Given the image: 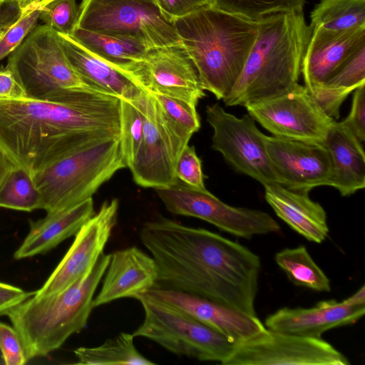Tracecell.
<instances>
[{"label":"cell","instance_id":"obj_23","mask_svg":"<svg viewBox=\"0 0 365 365\" xmlns=\"http://www.w3.org/2000/svg\"><path fill=\"white\" fill-rule=\"evenodd\" d=\"M267 202L278 217L307 240L322 243L329 235L327 213L308 193L293 191L280 184L264 186Z\"/></svg>","mask_w":365,"mask_h":365},{"label":"cell","instance_id":"obj_30","mask_svg":"<svg viewBox=\"0 0 365 365\" xmlns=\"http://www.w3.org/2000/svg\"><path fill=\"white\" fill-rule=\"evenodd\" d=\"M274 260L289 280L296 286L317 292L331 291L329 279L315 263L304 246L283 249L275 255Z\"/></svg>","mask_w":365,"mask_h":365},{"label":"cell","instance_id":"obj_17","mask_svg":"<svg viewBox=\"0 0 365 365\" xmlns=\"http://www.w3.org/2000/svg\"><path fill=\"white\" fill-rule=\"evenodd\" d=\"M267 153L281 185L308 193L329 186L331 161L324 144L266 136Z\"/></svg>","mask_w":365,"mask_h":365},{"label":"cell","instance_id":"obj_24","mask_svg":"<svg viewBox=\"0 0 365 365\" xmlns=\"http://www.w3.org/2000/svg\"><path fill=\"white\" fill-rule=\"evenodd\" d=\"M95 214L91 197L71 207L31 222L29 232L15 251L16 259L45 254L68 237L75 235L81 227Z\"/></svg>","mask_w":365,"mask_h":365},{"label":"cell","instance_id":"obj_45","mask_svg":"<svg viewBox=\"0 0 365 365\" xmlns=\"http://www.w3.org/2000/svg\"><path fill=\"white\" fill-rule=\"evenodd\" d=\"M20 11L24 10L31 5L33 0H14Z\"/></svg>","mask_w":365,"mask_h":365},{"label":"cell","instance_id":"obj_38","mask_svg":"<svg viewBox=\"0 0 365 365\" xmlns=\"http://www.w3.org/2000/svg\"><path fill=\"white\" fill-rule=\"evenodd\" d=\"M0 351L6 365H22L29 361L16 329L2 322H0Z\"/></svg>","mask_w":365,"mask_h":365},{"label":"cell","instance_id":"obj_43","mask_svg":"<svg viewBox=\"0 0 365 365\" xmlns=\"http://www.w3.org/2000/svg\"><path fill=\"white\" fill-rule=\"evenodd\" d=\"M14 167L15 165L0 150V186Z\"/></svg>","mask_w":365,"mask_h":365},{"label":"cell","instance_id":"obj_19","mask_svg":"<svg viewBox=\"0 0 365 365\" xmlns=\"http://www.w3.org/2000/svg\"><path fill=\"white\" fill-rule=\"evenodd\" d=\"M142 295V294H141ZM143 295L179 309L236 343L264 330L257 316H252L190 293L154 287Z\"/></svg>","mask_w":365,"mask_h":365},{"label":"cell","instance_id":"obj_3","mask_svg":"<svg viewBox=\"0 0 365 365\" xmlns=\"http://www.w3.org/2000/svg\"><path fill=\"white\" fill-rule=\"evenodd\" d=\"M257 33L227 106L250 103L281 95L298 83L312 34L303 11L279 12L257 21Z\"/></svg>","mask_w":365,"mask_h":365},{"label":"cell","instance_id":"obj_31","mask_svg":"<svg viewBox=\"0 0 365 365\" xmlns=\"http://www.w3.org/2000/svg\"><path fill=\"white\" fill-rule=\"evenodd\" d=\"M40 202L31 175L15 166L0 186V207L31 212L39 209Z\"/></svg>","mask_w":365,"mask_h":365},{"label":"cell","instance_id":"obj_41","mask_svg":"<svg viewBox=\"0 0 365 365\" xmlns=\"http://www.w3.org/2000/svg\"><path fill=\"white\" fill-rule=\"evenodd\" d=\"M33 292H27L24 289L0 282V317L6 315L16 305L33 295Z\"/></svg>","mask_w":365,"mask_h":365},{"label":"cell","instance_id":"obj_13","mask_svg":"<svg viewBox=\"0 0 365 365\" xmlns=\"http://www.w3.org/2000/svg\"><path fill=\"white\" fill-rule=\"evenodd\" d=\"M223 365H349L341 352L322 338L265 328L234 343Z\"/></svg>","mask_w":365,"mask_h":365},{"label":"cell","instance_id":"obj_5","mask_svg":"<svg viewBox=\"0 0 365 365\" xmlns=\"http://www.w3.org/2000/svg\"><path fill=\"white\" fill-rule=\"evenodd\" d=\"M110 258L103 253L91 272L68 287L50 295L33 294L8 312L28 360L47 356L84 329Z\"/></svg>","mask_w":365,"mask_h":365},{"label":"cell","instance_id":"obj_18","mask_svg":"<svg viewBox=\"0 0 365 365\" xmlns=\"http://www.w3.org/2000/svg\"><path fill=\"white\" fill-rule=\"evenodd\" d=\"M365 313V286L354 294L338 302H319L309 308L283 307L268 316L267 329L306 337L322 338L329 329L352 324Z\"/></svg>","mask_w":365,"mask_h":365},{"label":"cell","instance_id":"obj_15","mask_svg":"<svg viewBox=\"0 0 365 365\" xmlns=\"http://www.w3.org/2000/svg\"><path fill=\"white\" fill-rule=\"evenodd\" d=\"M245 107L273 136L307 143L324 144L334 121L299 83L281 95Z\"/></svg>","mask_w":365,"mask_h":365},{"label":"cell","instance_id":"obj_46","mask_svg":"<svg viewBox=\"0 0 365 365\" xmlns=\"http://www.w3.org/2000/svg\"><path fill=\"white\" fill-rule=\"evenodd\" d=\"M3 34H4V30L0 26V38L3 36Z\"/></svg>","mask_w":365,"mask_h":365},{"label":"cell","instance_id":"obj_44","mask_svg":"<svg viewBox=\"0 0 365 365\" xmlns=\"http://www.w3.org/2000/svg\"><path fill=\"white\" fill-rule=\"evenodd\" d=\"M51 1L52 0H33L31 5L26 9H41L43 6Z\"/></svg>","mask_w":365,"mask_h":365},{"label":"cell","instance_id":"obj_12","mask_svg":"<svg viewBox=\"0 0 365 365\" xmlns=\"http://www.w3.org/2000/svg\"><path fill=\"white\" fill-rule=\"evenodd\" d=\"M206 120L212 128V148L238 173L263 186L280 184L269 158L265 138L250 115L238 118L219 104L207 106Z\"/></svg>","mask_w":365,"mask_h":365},{"label":"cell","instance_id":"obj_28","mask_svg":"<svg viewBox=\"0 0 365 365\" xmlns=\"http://www.w3.org/2000/svg\"><path fill=\"white\" fill-rule=\"evenodd\" d=\"M310 19L312 30L332 34L365 26V0H320Z\"/></svg>","mask_w":365,"mask_h":365},{"label":"cell","instance_id":"obj_1","mask_svg":"<svg viewBox=\"0 0 365 365\" xmlns=\"http://www.w3.org/2000/svg\"><path fill=\"white\" fill-rule=\"evenodd\" d=\"M139 236L156 265L155 287L197 295L257 316L261 261L247 247L163 217L144 223Z\"/></svg>","mask_w":365,"mask_h":365},{"label":"cell","instance_id":"obj_33","mask_svg":"<svg viewBox=\"0 0 365 365\" xmlns=\"http://www.w3.org/2000/svg\"><path fill=\"white\" fill-rule=\"evenodd\" d=\"M211 6L254 21L279 12L303 11L305 0H210Z\"/></svg>","mask_w":365,"mask_h":365},{"label":"cell","instance_id":"obj_8","mask_svg":"<svg viewBox=\"0 0 365 365\" xmlns=\"http://www.w3.org/2000/svg\"><path fill=\"white\" fill-rule=\"evenodd\" d=\"M6 68L11 71L29 98L43 99L63 90L93 86L77 73L57 32L44 24H38L9 56Z\"/></svg>","mask_w":365,"mask_h":365},{"label":"cell","instance_id":"obj_32","mask_svg":"<svg viewBox=\"0 0 365 365\" xmlns=\"http://www.w3.org/2000/svg\"><path fill=\"white\" fill-rule=\"evenodd\" d=\"M138 97L131 101L120 98V149L128 168L138 153L143 136V117Z\"/></svg>","mask_w":365,"mask_h":365},{"label":"cell","instance_id":"obj_42","mask_svg":"<svg viewBox=\"0 0 365 365\" xmlns=\"http://www.w3.org/2000/svg\"><path fill=\"white\" fill-rule=\"evenodd\" d=\"M27 98L26 93L14 73L7 68L0 69V99Z\"/></svg>","mask_w":365,"mask_h":365},{"label":"cell","instance_id":"obj_39","mask_svg":"<svg viewBox=\"0 0 365 365\" xmlns=\"http://www.w3.org/2000/svg\"><path fill=\"white\" fill-rule=\"evenodd\" d=\"M341 123L361 143L365 140V84L354 90L348 116Z\"/></svg>","mask_w":365,"mask_h":365},{"label":"cell","instance_id":"obj_29","mask_svg":"<svg viewBox=\"0 0 365 365\" xmlns=\"http://www.w3.org/2000/svg\"><path fill=\"white\" fill-rule=\"evenodd\" d=\"M77 364H127L154 365L155 363L143 356L134 344L133 334L120 333L100 346L79 347L74 350Z\"/></svg>","mask_w":365,"mask_h":365},{"label":"cell","instance_id":"obj_37","mask_svg":"<svg viewBox=\"0 0 365 365\" xmlns=\"http://www.w3.org/2000/svg\"><path fill=\"white\" fill-rule=\"evenodd\" d=\"M177 179L196 189H206L202 162L194 146L187 145L179 156L175 168Z\"/></svg>","mask_w":365,"mask_h":365},{"label":"cell","instance_id":"obj_35","mask_svg":"<svg viewBox=\"0 0 365 365\" xmlns=\"http://www.w3.org/2000/svg\"><path fill=\"white\" fill-rule=\"evenodd\" d=\"M40 13V9H25L5 28L0 38V61L9 56L38 25Z\"/></svg>","mask_w":365,"mask_h":365},{"label":"cell","instance_id":"obj_20","mask_svg":"<svg viewBox=\"0 0 365 365\" xmlns=\"http://www.w3.org/2000/svg\"><path fill=\"white\" fill-rule=\"evenodd\" d=\"M155 261L137 247L110 254L109 264L98 294L93 298L96 308L121 298H137L155 287Z\"/></svg>","mask_w":365,"mask_h":365},{"label":"cell","instance_id":"obj_2","mask_svg":"<svg viewBox=\"0 0 365 365\" xmlns=\"http://www.w3.org/2000/svg\"><path fill=\"white\" fill-rule=\"evenodd\" d=\"M120 98L97 87L0 99V150L33 176L93 143L119 136Z\"/></svg>","mask_w":365,"mask_h":365},{"label":"cell","instance_id":"obj_14","mask_svg":"<svg viewBox=\"0 0 365 365\" xmlns=\"http://www.w3.org/2000/svg\"><path fill=\"white\" fill-rule=\"evenodd\" d=\"M117 70L144 91L192 106L205 96L197 70L181 43L150 48L141 58Z\"/></svg>","mask_w":365,"mask_h":365},{"label":"cell","instance_id":"obj_4","mask_svg":"<svg viewBox=\"0 0 365 365\" xmlns=\"http://www.w3.org/2000/svg\"><path fill=\"white\" fill-rule=\"evenodd\" d=\"M174 25L203 89L225 99L243 70L257 21L209 5L175 19Z\"/></svg>","mask_w":365,"mask_h":365},{"label":"cell","instance_id":"obj_7","mask_svg":"<svg viewBox=\"0 0 365 365\" xmlns=\"http://www.w3.org/2000/svg\"><path fill=\"white\" fill-rule=\"evenodd\" d=\"M137 299L144 319L134 337L148 339L176 355L202 361L222 364L230 354L234 343L220 332L169 304L143 294Z\"/></svg>","mask_w":365,"mask_h":365},{"label":"cell","instance_id":"obj_34","mask_svg":"<svg viewBox=\"0 0 365 365\" xmlns=\"http://www.w3.org/2000/svg\"><path fill=\"white\" fill-rule=\"evenodd\" d=\"M40 9L39 19L56 32L72 35L78 26L81 6L78 0H52Z\"/></svg>","mask_w":365,"mask_h":365},{"label":"cell","instance_id":"obj_11","mask_svg":"<svg viewBox=\"0 0 365 365\" xmlns=\"http://www.w3.org/2000/svg\"><path fill=\"white\" fill-rule=\"evenodd\" d=\"M155 190L170 212L202 220L238 237L250 239L281 230L267 212L229 205L207 189L193 188L178 180L170 187Z\"/></svg>","mask_w":365,"mask_h":365},{"label":"cell","instance_id":"obj_27","mask_svg":"<svg viewBox=\"0 0 365 365\" xmlns=\"http://www.w3.org/2000/svg\"><path fill=\"white\" fill-rule=\"evenodd\" d=\"M70 36L115 69L141 58L150 48L134 39L102 34L78 27Z\"/></svg>","mask_w":365,"mask_h":365},{"label":"cell","instance_id":"obj_26","mask_svg":"<svg viewBox=\"0 0 365 365\" xmlns=\"http://www.w3.org/2000/svg\"><path fill=\"white\" fill-rule=\"evenodd\" d=\"M365 84V44L359 47L321 86L310 93L325 113L338 119L339 110L346 97Z\"/></svg>","mask_w":365,"mask_h":365},{"label":"cell","instance_id":"obj_6","mask_svg":"<svg viewBox=\"0 0 365 365\" xmlns=\"http://www.w3.org/2000/svg\"><path fill=\"white\" fill-rule=\"evenodd\" d=\"M126 168L119 136L78 149L33 175L39 191V209L60 211L88 200L118 170Z\"/></svg>","mask_w":365,"mask_h":365},{"label":"cell","instance_id":"obj_25","mask_svg":"<svg viewBox=\"0 0 365 365\" xmlns=\"http://www.w3.org/2000/svg\"><path fill=\"white\" fill-rule=\"evenodd\" d=\"M71 66L88 84L125 100L138 98L142 90L130 78L98 57L71 36L57 32Z\"/></svg>","mask_w":365,"mask_h":365},{"label":"cell","instance_id":"obj_21","mask_svg":"<svg viewBox=\"0 0 365 365\" xmlns=\"http://www.w3.org/2000/svg\"><path fill=\"white\" fill-rule=\"evenodd\" d=\"M365 44V26L339 34L312 30L301 73L312 91L326 81L359 47Z\"/></svg>","mask_w":365,"mask_h":365},{"label":"cell","instance_id":"obj_36","mask_svg":"<svg viewBox=\"0 0 365 365\" xmlns=\"http://www.w3.org/2000/svg\"><path fill=\"white\" fill-rule=\"evenodd\" d=\"M150 93L172 120L192 135L198 131L200 128V120L195 106L176 98Z\"/></svg>","mask_w":365,"mask_h":365},{"label":"cell","instance_id":"obj_10","mask_svg":"<svg viewBox=\"0 0 365 365\" xmlns=\"http://www.w3.org/2000/svg\"><path fill=\"white\" fill-rule=\"evenodd\" d=\"M138 101L143 117V136L129 169L139 186L170 187L178 180L175 165L192 135L172 120L150 93L142 90Z\"/></svg>","mask_w":365,"mask_h":365},{"label":"cell","instance_id":"obj_40","mask_svg":"<svg viewBox=\"0 0 365 365\" xmlns=\"http://www.w3.org/2000/svg\"><path fill=\"white\" fill-rule=\"evenodd\" d=\"M163 13L172 20L211 5L210 0H155Z\"/></svg>","mask_w":365,"mask_h":365},{"label":"cell","instance_id":"obj_9","mask_svg":"<svg viewBox=\"0 0 365 365\" xmlns=\"http://www.w3.org/2000/svg\"><path fill=\"white\" fill-rule=\"evenodd\" d=\"M80 6L78 28L134 39L150 48L180 43L174 21L155 0H81Z\"/></svg>","mask_w":365,"mask_h":365},{"label":"cell","instance_id":"obj_16","mask_svg":"<svg viewBox=\"0 0 365 365\" xmlns=\"http://www.w3.org/2000/svg\"><path fill=\"white\" fill-rule=\"evenodd\" d=\"M118 208L116 198L101 205L75 235L70 248L43 286L34 292L35 296L59 292L91 272L117 223Z\"/></svg>","mask_w":365,"mask_h":365},{"label":"cell","instance_id":"obj_22","mask_svg":"<svg viewBox=\"0 0 365 365\" xmlns=\"http://www.w3.org/2000/svg\"><path fill=\"white\" fill-rule=\"evenodd\" d=\"M324 145L331 161L329 186L346 197L365 187V155L361 143L341 122L331 125Z\"/></svg>","mask_w":365,"mask_h":365}]
</instances>
